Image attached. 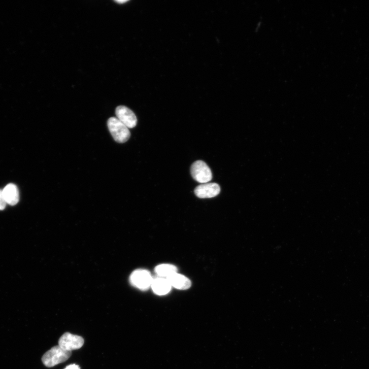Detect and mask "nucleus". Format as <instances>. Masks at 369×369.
I'll return each mask as SVG.
<instances>
[{
  "label": "nucleus",
  "mask_w": 369,
  "mask_h": 369,
  "mask_svg": "<svg viewBox=\"0 0 369 369\" xmlns=\"http://www.w3.org/2000/svg\"><path fill=\"white\" fill-rule=\"evenodd\" d=\"M72 355V351H68L59 345L55 346L46 352L42 358L43 364L47 367H53L68 360Z\"/></svg>",
  "instance_id": "nucleus-1"
},
{
  "label": "nucleus",
  "mask_w": 369,
  "mask_h": 369,
  "mask_svg": "<svg viewBox=\"0 0 369 369\" xmlns=\"http://www.w3.org/2000/svg\"><path fill=\"white\" fill-rule=\"evenodd\" d=\"M64 369H81L79 365L72 364L68 365Z\"/></svg>",
  "instance_id": "nucleus-13"
},
{
  "label": "nucleus",
  "mask_w": 369,
  "mask_h": 369,
  "mask_svg": "<svg viewBox=\"0 0 369 369\" xmlns=\"http://www.w3.org/2000/svg\"><path fill=\"white\" fill-rule=\"evenodd\" d=\"M153 278L150 273L146 270H139L133 272L130 276V283L135 287L147 290L151 286Z\"/></svg>",
  "instance_id": "nucleus-4"
},
{
  "label": "nucleus",
  "mask_w": 369,
  "mask_h": 369,
  "mask_svg": "<svg viewBox=\"0 0 369 369\" xmlns=\"http://www.w3.org/2000/svg\"><path fill=\"white\" fill-rule=\"evenodd\" d=\"M108 125L111 133L117 142L124 143L129 139L130 132L128 128L117 118H110Z\"/></svg>",
  "instance_id": "nucleus-2"
},
{
  "label": "nucleus",
  "mask_w": 369,
  "mask_h": 369,
  "mask_svg": "<svg viewBox=\"0 0 369 369\" xmlns=\"http://www.w3.org/2000/svg\"><path fill=\"white\" fill-rule=\"evenodd\" d=\"M3 192L8 204L14 206L19 202V192L17 186L15 184H8L3 190Z\"/></svg>",
  "instance_id": "nucleus-10"
},
{
  "label": "nucleus",
  "mask_w": 369,
  "mask_h": 369,
  "mask_svg": "<svg viewBox=\"0 0 369 369\" xmlns=\"http://www.w3.org/2000/svg\"><path fill=\"white\" fill-rule=\"evenodd\" d=\"M177 268L171 264H162L156 267L155 273L160 277L167 278L177 273Z\"/></svg>",
  "instance_id": "nucleus-11"
},
{
  "label": "nucleus",
  "mask_w": 369,
  "mask_h": 369,
  "mask_svg": "<svg viewBox=\"0 0 369 369\" xmlns=\"http://www.w3.org/2000/svg\"><path fill=\"white\" fill-rule=\"evenodd\" d=\"M59 346L65 350L72 351L82 348L84 344V339L69 332L65 333L59 340Z\"/></svg>",
  "instance_id": "nucleus-5"
},
{
  "label": "nucleus",
  "mask_w": 369,
  "mask_h": 369,
  "mask_svg": "<svg viewBox=\"0 0 369 369\" xmlns=\"http://www.w3.org/2000/svg\"><path fill=\"white\" fill-rule=\"evenodd\" d=\"M172 287L179 290H187L191 286V281L186 277L176 273L166 278Z\"/></svg>",
  "instance_id": "nucleus-9"
},
{
  "label": "nucleus",
  "mask_w": 369,
  "mask_h": 369,
  "mask_svg": "<svg viewBox=\"0 0 369 369\" xmlns=\"http://www.w3.org/2000/svg\"><path fill=\"white\" fill-rule=\"evenodd\" d=\"M191 174L194 180L201 183H208L213 179V174L207 164L203 161H197L191 167Z\"/></svg>",
  "instance_id": "nucleus-3"
},
{
  "label": "nucleus",
  "mask_w": 369,
  "mask_h": 369,
  "mask_svg": "<svg viewBox=\"0 0 369 369\" xmlns=\"http://www.w3.org/2000/svg\"><path fill=\"white\" fill-rule=\"evenodd\" d=\"M127 2V0H118V1H116V3L120 4H125Z\"/></svg>",
  "instance_id": "nucleus-14"
},
{
  "label": "nucleus",
  "mask_w": 369,
  "mask_h": 369,
  "mask_svg": "<svg viewBox=\"0 0 369 369\" xmlns=\"http://www.w3.org/2000/svg\"><path fill=\"white\" fill-rule=\"evenodd\" d=\"M153 292L159 295L168 294L172 289V286L166 278L159 277L153 279L151 286Z\"/></svg>",
  "instance_id": "nucleus-8"
},
{
  "label": "nucleus",
  "mask_w": 369,
  "mask_h": 369,
  "mask_svg": "<svg viewBox=\"0 0 369 369\" xmlns=\"http://www.w3.org/2000/svg\"><path fill=\"white\" fill-rule=\"evenodd\" d=\"M117 118L127 128H133L137 124V118L134 113L124 106H120L116 109Z\"/></svg>",
  "instance_id": "nucleus-7"
},
{
  "label": "nucleus",
  "mask_w": 369,
  "mask_h": 369,
  "mask_svg": "<svg viewBox=\"0 0 369 369\" xmlns=\"http://www.w3.org/2000/svg\"><path fill=\"white\" fill-rule=\"evenodd\" d=\"M194 191L196 196L199 198H212L219 194L221 187L217 183H205L197 186Z\"/></svg>",
  "instance_id": "nucleus-6"
},
{
  "label": "nucleus",
  "mask_w": 369,
  "mask_h": 369,
  "mask_svg": "<svg viewBox=\"0 0 369 369\" xmlns=\"http://www.w3.org/2000/svg\"><path fill=\"white\" fill-rule=\"evenodd\" d=\"M7 204H8L4 197L3 190H0V210H4Z\"/></svg>",
  "instance_id": "nucleus-12"
}]
</instances>
